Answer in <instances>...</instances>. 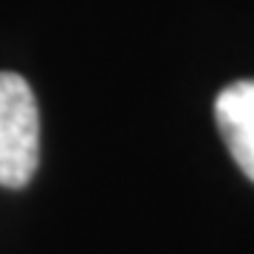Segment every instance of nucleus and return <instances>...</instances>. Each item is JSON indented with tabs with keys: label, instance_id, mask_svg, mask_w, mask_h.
I'll use <instances>...</instances> for the list:
<instances>
[{
	"label": "nucleus",
	"instance_id": "obj_2",
	"mask_svg": "<svg viewBox=\"0 0 254 254\" xmlns=\"http://www.w3.org/2000/svg\"><path fill=\"white\" fill-rule=\"evenodd\" d=\"M215 119L232 158L254 181V79L223 88L215 102Z\"/></svg>",
	"mask_w": 254,
	"mask_h": 254
},
{
	"label": "nucleus",
	"instance_id": "obj_1",
	"mask_svg": "<svg viewBox=\"0 0 254 254\" xmlns=\"http://www.w3.org/2000/svg\"><path fill=\"white\" fill-rule=\"evenodd\" d=\"M40 164V110L20 73H0V187L23 190Z\"/></svg>",
	"mask_w": 254,
	"mask_h": 254
}]
</instances>
